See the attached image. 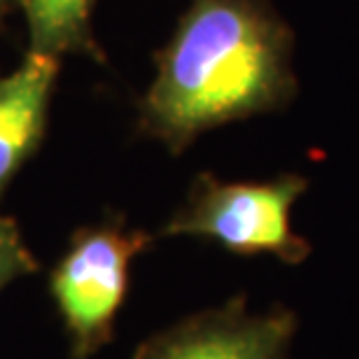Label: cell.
I'll use <instances>...</instances> for the list:
<instances>
[{
    "instance_id": "2",
    "label": "cell",
    "mask_w": 359,
    "mask_h": 359,
    "mask_svg": "<svg viewBox=\"0 0 359 359\" xmlns=\"http://www.w3.org/2000/svg\"><path fill=\"white\" fill-rule=\"evenodd\" d=\"M308 189L299 173H283L262 182H222L201 173L156 238H205L241 257L273 255L287 266H299L313 243L292 231V208Z\"/></svg>"
},
{
    "instance_id": "7",
    "label": "cell",
    "mask_w": 359,
    "mask_h": 359,
    "mask_svg": "<svg viewBox=\"0 0 359 359\" xmlns=\"http://www.w3.org/2000/svg\"><path fill=\"white\" fill-rule=\"evenodd\" d=\"M40 271V262L28 250L19 224L0 215V292L19 278Z\"/></svg>"
},
{
    "instance_id": "3",
    "label": "cell",
    "mask_w": 359,
    "mask_h": 359,
    "mask_svg": "<svg viewBox=\"0 0 359 359\" xmlns=\"http://www.w3.org/2000/svg\"><path fill=\"white\" fill-rule=\"evenodd\" d=\"M154 238L128 226L121 215H110L70 236L47 280L68 336L70 359H93L114 339L133 262L152 248Z\"/></svg>"
},
{
    "instance_id": "1",
    "label": "cell",
    "mask_w": 359,
    "mask_h": 359,
    "mask_svg": "<svg viewBox=\"0 0 359 359\" xmlns=\"http://www.w3.org/2000/svg\"><path fill=\"white\" fill-rule=\"evenodd\" d=\"M294 33L271 0H191L138 103V131L182 154L201 133L297 96Z\"/></svg>"
},
{
    "instance_id": "4",
    "label": "cell",
    "mask_w": 359,
    "mask_h": 359,
    "mask_svg": "<svg viewBox=\"0 0 359 359\" xmlns=\"http://www.w3.org/2000/svg\"><path fill=\"white\" fill-rule=\"evenodd\" d=\"M299 315L285 304L252 313L238 294L142 341L133 359H292Z\"/></svg>"
},
{
    "instance_id": "5",
    "label": "cell",
    "mask_w": 359,
    "mask_h": 359,
    "mask_svg": "<svg viewBox=\"0 0 359 359\" xmlns=\"http://www.w3.org/2000/svg\"><path fill=\"white\" fill-rule=\"evenodd\" d=\"M59 63L28 52L19 68L0 77V198L42 145Z\"/></svg>"
},
{
    "instance_id": "8",
    "label": "cell",
    "mask_w": 359,
    "mask_h": 359,
    "mask_svg": "<svg viewBox=\"0 0 359 359\" xmlns=\"http://www.w3.org/2000/svg\"><path fill=\"white\" fill-rule=\"evenodd\" d=\"M14 7H19V0H0V24H3V19L14 10Z\"/></svg>"
},
{
    "instance_id": "6",
    "label": "cell",
    "mask_w": 359,
    "mask_h": 359,
    "mask_svg": "<svg viewBox=\"0 0 359 359\" xmlns=\"http://www.w3.org/2000/svg\"><path fill=\"white\" fill-rule=\"evenodd\" d=\"M96 0H19L28 24V52L61 59L66 54H93L91 10Z\"/></svg>"
}]
</instances>
